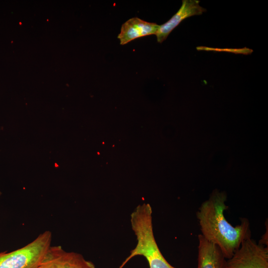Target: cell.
Segmentation results:
<instances>
[{
    "mask_svg": "<svg viewBox=\"0 0 268 268\" xmlns=\"http://www.w3.org/2000/svg\"><path fill=\"white\" fill-rule=\"evenodd\" d=\"M226 195L214 191L208 200L203 202L197 212L201 235L208 241L220 248L226 259H230L242 242L250 238V222L241 219L240 225L233 226L224 215L228 206L225 204Z\"/></svg>",
    "mask_w": 268,
    "mask_h": 268,
    "instance_id": "cell-1",
    "label": "cell"
},
{
    "mask_svg": "<svg viewBox=\"0 0 268 268\" xmlns=\"http://www.w3.org/2000/svg\"><path fill=\"white\" fill-rule=\"evenodd\" d=\"M152 208L148 203L137 205L131 214L132 230L136 244L120 266L122 268L136 256L144 257L149 268H176L171 265L161 253L155 241L152 226Z\"/></svg>",
    "mask_w": 268,
    "mask_h": 268,
    "instance_id": "cell-2",
    "label": "cell"
},
{
    "mask_svg": "<svg viewBox=\"0 0 268 268\" xmlns=\"http://www.w3.org/2000/svg\"><path fill=\"white\" fill-rule=\"evenodd\" d=\"M52 234L47 230L34 240L10 252L0 253V268H38L51 244Z\"/></svg>",
    "mask_w": 268,
    "mask_h": 268,
    "instance_id": "cell-3",
    "label": "cell"
},
{
    "mask_svg": "<svg viewBox=\"0 0 268 268\" xmlns=\"http://www.w3.org/2000/svg\"><path fill=\"white\" fill-rule=\"evenodd\" d=\"M226 268H268V248L250 238L245 239L233 256L226 261Z\"/></svg>",
    "mask_w": 268,
    "mask_h": 268,
    "instance_id": "cell-4",
    "label": "cell"
},
{
    "mask_svg": "<svg viewBox=\"0 0 268 268\" xmlns=\"http://www.w3.org/2000/svg\"><path fill=\"white\" fill-rule=\"evenodd\" d=\"M38 268H96L80 254L67 252L61 246H50ZM119 268H122L119 267Z\"/></svg>",
    "mask_w": 268,
    "mask_h": 268,
    "instance_id": "cell-5",
    "label": "cell"
},
{
    "mask_svg": "<svg viewBox=\"0 0 268 268\" xmlns=\"http://www.w3.org/2000/svg\"><path fill=\"white\" fill-rule=\"evenodd\" d=\"M199 0H183L182 4L177 12L168 21L159 26L155 34L158 43H161L166 39L172 31L183 20L189 17L201 15L206 9L199 5Z\"/></svg>",
    "mask_w": 268,
    "mask_h": 268,
    "instance_id": "cell-6",
    "label": "cell"
},
{
    "mask_svg": "<svg viewBox=\"0 0 268 268\" xmlns=\"http://www.w3.org/2000/svg\"><path fill=\"white\" fill-rule=\"evenodd\" d=\"M198 256L197 268H226V260L220 248L198 235Z\"/></svg>",
    "mask_w": 268,
    "mask_h": 268,
    "instance_id": "cell-7",
    "label": "cell"
},
{
    "mask_svg": "<svg viewBox=\"0 0 268 268\" xmlns=\"http://www.w3.org/2000/svg\"><path fill=\"white\" fill-rule=\"evenodd\" d=\"M159 26L155 23L148 22L138 17H133L122 24L118 38L120 44L124 45L135 39L155 34Z\"/></svg>",
    "mask_w": 268,
    "mask_h": 268,
    "instance_id": "cell-8",
    "label": "cell"
},
{
    "mask_svg": "<svg viewBox=\"0 0 268 268\" xmlns=\"http://www.w3.org/2000/svg\"><path fill=\"white\" fill-rule=\"evenodd\" d=\"M1 192L0 191V196L1 195Z\"/></svg>",
    "mask_w": 268,
    "mask_h": 268,
    "instance_id": "cell-9",
    "label": "cell"
}]
</instances>
